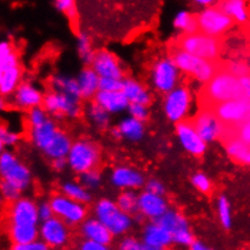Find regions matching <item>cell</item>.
I'll list each match as a JSON object with an SVG mask.
<instances>
[{
  "label": "cell",
  "instance_id": "obj_1",
  "mask_svg": "<svg viewBox=\"0 0 250 250\" xmlns=\"http://www.w3.org/2000/svg\"><path fill=\"white\" fill-rule=\"evenodd\" d=\"M242 99H246V96L241 82L225 68L222 62L220 71L202 87L199 106L201 109H210L217 104Z\"/></svg>",
  "mask_w": 250,
  "mask_h": 250
},
{
  "label": "cell",
  "instance_id": "obj_2",
  "mask_svg": "<svg viewBox=\"0 0 250 250\" xmlns=\"http://www.w3.org/2000/svg\"><path fill=\"white\" fill-rule=\"evenodd\" d=\"M175 46L192 56L208 61H217L222 49V42L220 38L207 36L197 32L192 34H182L175 42Z\"/></svg>",
  "mask_w": 250,
  "mask_h": 250
},
{
  "label": "cell",
  "instance_id": "obj_3",
  "mask_svg": "<svg viewBox=\"0 0 250 250\" xmlns=\"http://www.w3.org/2000/svg\"><path fill=\"white\" fill-rule=\"evenodd\" d=\"M170 56H171V61L174 62L175 66L192 74L198 81L207 82V83L220 71L222 66V62L219 60L208 61V60L199 59V57L192 56V55L177 49L175 45L171 46Z\"/></svg>",
  "mask_w": 250,
  "mask_h": 250
},
{
  "label": "cell",
  "instance_id": "obj_4",
  "mask_svg": "<svg viewBox=\"0 0 250 250\" xmlns=\"http://www.w3.org/2000/svg\"><path fill=\"white\" fill-rule=\"evenodd\" d=\"M220 122L227 127L237 130L250 122V100H233L215 104L210 108Z\"/></svg>",
  "mask_w": 250,
  "mask_h": 250
},
{
  "label": "cell",
  "instance_id": "obj_5",
  "mask_svg": "<svg viewBox=\"0 0 250 250\" xmlns=\"http://www.w3.org/2000/svg\"><path fill=\"white\" fill-rule=\"evenodd\" d=\"M197 19L201 33L215 38H220L221 34L233 26V20L225 14L217 5L204 10L203 12L197 15Z\"/></svg>",
  "mask_w": 250,
  "mask_h": 250
},
{
  "label": "cell",
  "instance_id": "obj_6",
  "mask_svg": "<svg viewBox=\"0 0 250 250\" xmlns=\"http://www.w3.org/2000/svg\"><path fill=\"white\" fill-rule=\"evenodd\" d=\"M69 163L76 171H92L99 163V149L91 142H77L69 151Z\"/></svg>",
  "mask_w": 250,
  "mask_h": 250
},
{
  "label": "cell",
  "instance_id": "obj_7",
  "mask_svg": "<svg viewBox=\"0 0 250 250\" xmlns=\"http://www.w3.org/2000/svg\"><path fill=\"white\" fill-rule=\"evenodd\" d=\"M100 221L111 231L112 234H119L126 231L130 225L129 217L121 211L116 204L109 201H101L96 209Z\"/></svg>",
  "mask_w": 250,
  "mask_h": 250
},
{
  "label": "cell",
  "instance_id": "obj_8",
  "mask_svg": "<svg viewBox=\"0 0 250 250\" xmlns=\"http://www.w3.org/2000/svg\"><path fill=\"white\" fill-rule=\"evenodd\" d=\"M191 122L204 142L221 140L222 135H224L225 125L217 119L214 112L210 109H201L199 113Z\"/></svg>",
  "mask_w": 250,
  "mask_h": 250
},
{
  "label": "cell",
  "instance_id": "obj_9",
  "mask_svg": "<svg viewBox=\"0 0 250 250\" xmlns=\"http://www.w3.org/2000/svg\"><path fill=\"white\" fill-rule=\"evenodd\" d=\"M1 172L4 175L5 181L14 185L21 191L28 185L29 172L23 166L17 163L16 159L10 153H4L0 159Z\"/></svg>",
  "mask_w": 250,
  "mask_h": 250
},
{
  "label": "cell",
  "instance_id": "obj_10",
  "mask_svg": "<svg viewBox=\"0 0 250 250\" xmlns=\"http://www.w3.org/2000/svg\"><path fill=\"white\" fill-rule=\"evenodd\" d=\"M177 132L185 148L196 156H201L206 149V142L194 129L192 122L184 121L177 124Z\"/></svg>",
  "mask_w": 250,
  "mask_h": 250
},
{
  "label": "cell",
  "instance_id": "obj_11",
  "mask_svg": "<svg viewBox=\"0 0 250 250\" xmlns=\"http://www.w3.org/2000/svg\"><path fill=\"white\" fill-rule=\"evenodd\" d=\"M94 68L102 78H111L121 81L122 71L116 57L107 51H100L94 57Z\"/></svg>",
  "mask_w": 250,
  "mask_h": 250
},
{
  "label": "cell",
  "instance_id": "obj_12",
  "mask_svg": "<svg viewBox=\"0 0 250 250\" xmlns=\"http://www.w3.org/2000/svg\"><path fill=\"white\" fill-rule=\"evenodd\" d=\"M177 72L176 66L172 61H163L158 62L153 69V82L156 86L162 91H167L174 87L176 83Z\"/></svg>",
  "mask_w": 250,
  "mask_h": 250
},
{
  "label": "cell",
  "instance_id": "obj_13",
  "mask_svg": "<svg viewBox=\"0 0 250 250\" xmlns=\"http://www.w3.org/2000/svg\"><path fill=\"white\" fill-rule=\"evenodd\" d=\"M189 104V95L186 89L174 90L167 96L166 109L167 117L172 121H179L187 112Z\"/></svg>",
  "mask_w": 250,
  "mask_h": 250
},
{
  "label": "cell",
  "instance_id": "obj_14",
  "mask_svg": "<svg viewBox=\"0 0 250 250\" xmlns=\"http://www.w3.org/2000/svg\"><path fill=\"white\" fill-rule=\"evenodd\" d=\"M45 107L49 111L56 114H69L76 116L78 113V104L77 100L67 96L64 94H50L44 100Z\"/></svg>",
  "mask_w": 250,
  "mask_h": 250
},
{
  "label": "cell",
  "instance_id": "obj_15",
  "mask_svg": "<svg viewBox=\"0 0 250 250\" xmlns=\"http://www.w3.org/2000/svg\"><path fill=\"white\" fill-rule=\"evenodd\" d=\"M52 211L71 222H78L85 216V210L79 204L62 197H56L51 201Z\"/></svg>",
  "mask_w": 250,
  "mask_h": 250
},
{
  "label": "cell",
  "instance_id": "obj_16",
  "mask_svg": "<svg viewBox=\"0 0 250 250\" xmlns=\"http://www.w3.org/2000/svg\"><path fill=\"white\" fill-rule=\"evenodd\" d=\"M12 225H28L36 226L38 220V212L32 202L22 199L14 204L11 209Z\"/></svg>",
  "mask_w": 250,
  "mask_h": 250
},
{
  "label": "cell",
  "instance_id": "obj_17",
  "mask_svg": "<svg viewBox=\"0 0 250 250\" xmlns=\"http://www.w3.org/2000/svg\"><path fill=\"white\" fill-rule=\"evenodd\" d=\"M42 236L49 247H61L67 241V231L57 219H50L42 227Z\"/></svg>",
  "mask_w": 250,
  "mask_h": 250
},
{
  "label": "cell",
  "instance_id": "obj_18",
  "mask_svg": "<svg viewBox=\"0 0 250 250\" xmlns=\"http://www.w3.org/2000/svg\"><path fill=\"white\" fill-rule=\"evenodd\" d=\"M171 242L172 234L167 229H163V227L157 224L147 227L146 232H145L144 243L147 244V246L166 249Z\"/></svg>",
  "mask_w": 250,
  "mask_h": 250
},
{
  "label": "cell",
  "instance_id": "obj_19",
  "mask_svg": "<svg viewBox=\"0 0 250 250\" xmlns=\"http://www.w3.org/2000/svg\"><path fill=\"white\" fill-rule=\"evenodd\" d=\"M139 207L146 215L161 217L167 212V204L159 196L146 192L139 198Z\"/></svg>",
  "mask_w": 250,
  "mask_h": 250
},
{
  "label": "cell",
  "instance_id": "obj_20",
  "mask_svg": "<svg viewBox=\"0 0 250 250\" xmlns=\"http://www.w3.org/2000/svg\"><path fill=\"white\" fill-rule=\"evenodd\" d=\"M83 232L87 241L96 242L100 244H107L111 242L112 233L101 221H96V220H90L84 225Z\"/></svg>",
  "mask_w": 250,
  "mask_h": 250
},
{
  "label": "cell",
  "instance_id": "obj_21",
  "mask_svg": "<svg viewBox=\"0 0 250 250\" xmlns=\"http://www.w3.org/2000/svg\"><path fill=\"white\" fill-rule=\"evenodd\" d=\"M96 101L106 111L117 112L126 107L129 100L125 96L124 92L100 91L96 96Z\"/></svg>",
  "mask_w": 250,
  "mask_h": 250
},
{
  "label": "cell",
  "instance_id": "obj_22",
  "mask_svg": "<svg viewBox=\"0 0 250 250\" xmlns=\"http://www.w3.org/2000/svg\"><path fill=\"white\" fill-rule=\"evenodd\" d=\"M217 6L226 15H229L232 20L246 23L249 21V9L246 6V2L241 0H231V1H222L217 4Z\"/></svg>",
  "mask_w": 250,
  "mask_h": 250
},
{
  "label": "cell",
  "instance_id": "obj_23",
  "mask_svg": "<svg viewBox=\"0 0 250 250\" xmlns=\"http://www.w3.org/2000/svg\"><path fill=\"white\" fill-rule=\"evenodd\" d=\"M32 134H33L34 142L45 151L50 146V144L54 141L57 131L55 129L54 124L51 122L46 121L44 124L39 125V126H33Z\"/></svg>",
  "mask_w": 250,
  "mask_h": 250
},
{
  "label": "cell",
  "instance_id": "obj_24",
  "mask_svg": "<svg viewBox=\"0 0 250 250\" xmlns=\"http://www.w3.org/2000/svg\"><path fill=\"white\" fill-rule=\"evenodd\" d=\"M11 239L14 241L15 246L21 244H28L36 242L38 232L36 226H28V225H12L10 229Z\"/></svg>",
  "mask_w": 250,
  "mask_h": 250
},
{
  "label": "cell",
  "instance_id": "obj_25",
  "mask_svg": "<svg viewBox=\"0 0 250 250\" xmlns=\"http://www.w3.org/2000/svg\"><path fill=\"white\" fill-rule=\"evenodd\" d=\"M113 182L117 186L124 187H137L141 186L144 179L139 172L134 170L126 169V167H121L117 169L113 174Z\"/></svg>",
  "mask_w": 250,
  "mask_h": 250
},
{
  "label": "cell",
  "instance_id": "obj_26",
  "mask_svg": "<svg viewBox=\"0 0 250 250\" xmlns=\"http://www.w3.org/2000/svg\"><path fill=\"white\" fill-rule=\"evenodd\" d=\"M156 224L159 225L161 227H163V229H167L171 234L176 233V232L181 231V229H188L186 224V220H185L181 215H179L177 212L174 211L166 212L163 216H161L157 220Z\"/></svg>",
  "mask_w": 250,
  "mask_h": 250
},
{
  "label": "cell",
  "instance_id": "obj_27",
  "mask_svg": "<svg viewBox=\"0 0 250 250\" xmlns=\"http://www.w3.org/2000/svg\"><path fill=\"white\" fill-rule=\"evenodd\" d=\"M224 145L226 146L229 154L234 159V161L239 162V163L248 164L250 156V147L247 146L243 141H241L238 137H234V139L229 140V141H227L226 144Z\"/></svg>",
  "mask_w": 250,
  "mask_h": 250
},
{
  "label": "cell",
  "instance_id": "obj_28",
  "mask_svg": "<svg viewBox=\"0 0 250 250\" xmlns=\"http://www.w3.org/2000/svg\"><path fill=\"white\" fill-rule=\"evenodd\" d=\"M124 95L127 97L129 101H131L132 104H141V106H145V104H148L151 101L148 94L136 82L132 81H126L124 82Z\"/></svg>",
  "mask_w": 250,
  "mask_h": 250
},
{
  "label": "cell",
  "instance_id": "obj_29",
  "mask_svg": "<svg viewBox=\"0 0 250 250\" xmlns=\"http://www.w3.org/2000/svg\"><path fill=\"white\" fill-rule=\"evenodd\" d=\"M69 148H72V147L69 146V140L67 139L66 135L57 131L54 141H52L51 144H50V146L45 149V153H46L47 156L52 157V158L60 159L63 158V157L71 151Z\"/></svg>",
  "mask_w": 250,
  "mask_h": 250
},
{
  "label": "cell",
  "instance_id": "obj_30",
  "mask_svg": "<svg viewBox=\"0 0 250 250\" xmlns=\"http://www.w3.org/2000/svg\"><path fill=\"white\" fill-rule=\"evenodd\" d=\"M16 102L21 106L29 107V106H37L41 104L42 96L36 89L28 84H23L17 89L16 97H15Z\"/></svg>",
  "mask_w": 250,
  "mask_h": 250
},
{
  "label": "cell",
  "instance_id": "obj_31",
  "mask_svg": "<svg viewBox=\"0 0 250 250\" xmlns=\"http://www.w3.org/2000/svg\"><path fill=\"white\" fill-rule=\"evenodd\" d=\"M79 86H81L82 96L90 97L97 87L100 86V79L97 73L92 69H85L82 72L81 78H79Z\"/></svg>",
  "mask_w": 250,
  "mask_h": 250
},
{
  "label": "cell",
  "instance_id": "obj_32",
  "mask_svg": "<svg viewBox=\"0 0 250 250\" xmlns=\"http://www.w3.org/2000/svg\"><path fill=\"white\" fill-rule=\"evenodd\" d=\"M20 78L19 67L9 68L4 72H0V90L2 95H7L15 89Z\"/></svg>",
  "mask_w": 250,
  "mask_h": 250
},
{
  "label": "cell",
  "instance_id": "obj_33",
  "mask_svg": "<svg viewBox=\"0 0 250 250\" xmlns=\"http://www.w3.org/2000/svg\"><path fill=\"white\" fill-rule=\"evenodd\" d=\"M54 86L59 87L62 91L61 94L67 95V96L72 97V99L77 100V101H78L79 96H82L79 83H77L76 81H72V79L57 77V78L54 79Z\"/></svg>",
  "mask_w": 250,
  "mask_h": 250
},
{
  "label": "cell",
  "instance_id": "obj_34",
  "mask_svg": "<svg viewBox=\"0 0 250 250\" xmlns=\"http://www.w3.org/2000/svg\"><path fill=\"white\" fill-rule=\"evenodd\" d=\"M174 24L176 28H182L186 31L187 34L197 33L198 29V19L197 15H191L188 12H181L175 19Z\"/></svg>",
  "mask_w": 250,
  "mask_h": 250
},
{
  "label": "cell",
  "instance_id": "obj_35",
  "mask_svg": "<svg viewBox=\"0 0 250 250\" xmlns=\"http://www.w3.org/2000/svg\"><path fill=\"white\" fill-rule=\"evenodd\" d=\"M119 130L122 131V135H125L129 139L137 140L142 136L144 127H142V124L136 119H126L121 124Z\"/></svg>",
  "mask_w": 250,
  "mask_h": 250
},
{
  "label": "cell",
  "instance_id": "obj_36",
  "mask_svg": "<svg viewBox=\"0 0 250 250\" xmlns=\"http://www.w3.org/2000/svg\"><path fill=\"white\" fill-rule=\"evenodd\" d=\"M224 67L237 78H242L250 74V66L243 61H227L224 62Z\"/></svg>",
  "mask_w": 250,
  "mask_h": 250
},
{
  "label": "cell",
  "instance_id": "obj_37",
  "mask_svg": "<svg viewBox=\"0 0 250 250\" xmlns=\"http://www.w3.org/2000/svg\"><path fill=\"white\" fill-rule=\"evenodd\" d=\"M119 209L123 210V212H134L136 211L137 207H139V199L136 198L134 193L131 192H126L119 197L118 201Z\"/></svg>",
  "mask_w": 250,
  "mask_h": 250
},
{
  "label": "cell",
  "instance_id": "obj_38",
  "mask_svg": "<svg viewBox=\"0 0 250 250\" xmlns=\"http://www.w3.org/2000/svg\"><path fill=\"white\" fill-rule=\"evenodd\" d=\"M100 89L106 92H123L124 83L118 79L101 78L100 79Z\"/></svg>",
  "mask_w": 250,
  "mask_h": 250
},
{
  "label": "cell",
  "instance_id": "obj_39",
  "mask_svg": "<svg viewBox=\"0 0 250 250\" xmlns=\"http://www.w3.org/2000/svg\"><path fill=\"white\" fill-rule=\"evenodd\" d=\"M63 189L64 192H66L67 196L71 197L72 199H76V201L86 202L90 199L89 194H87L83 188H81L79 186H76V185L67 184L66 186L63 187Z\"/></svg>",
  "mask_w": 250,
  "mask_h": 250
},
{
  "label": "cell",
  "instance_id": "obj_40",
  "mask_svg": "<svg viewBox=\"0 0 250 250\" xmlns=\"http://www.w3.org/2000/svg\"><path fill=\"white\" fill-rule=\"evenodd\" d=\"M219 214L222 225H224L226 229H229V227H231V215H229V202L226 201L225 197H221L219 201Z\"/></svg>",
  "mask_w": 250,
  "mask_h": 250
},
{
  "label": "cell",
  "instance_id": "obj_41",
  "mask_svg": "<svg viewBox=\"0 0 250 250\" xmlns=\"http://www.w3.org/2000/svg\"><path fill=\"white\" fill-rule=\"evenodd\" d=\"M172 242H175V243L177 244H181V246H189V247L194 243L193 236H192L191 232L188 231V229H181V231L172 234Z\"/></svg>",
  "mask_w": 250,
  "mask_h": 250
},
{
  "label": "cell",
  "instance_id": "obj_42",
  "mask_svg": "<svg viewBox=\"0 0 250 250\" xmlns=\"http://www.w3.org/2000/svg\"><path fill=\"white\" fill-rule=\"evenodd\" d=\"M91 116L94 121L101 126H106L108 123V116L106 113V109L100 106L99 104H95L91 108Z\"/></svg>",
  "mask_w": 250,
  "mask_h": 250
},
{
  "label": "cell",
  "instance_id": "obj_43",
  "mask_svg": "<svg viewBox=\"0 0 250 250\" xmlns=\"http://www.w3.org/2000/svg\"><path fill=\"white\" fill-rule=\"evenodd\" d=\"M79 49H81V54L83 59L86 62H94L95 55L92 54L90 50V44L87 41L86 36H81V42H79Z\"/></svg>",
  "mask_w": 250,
  "mask_h": 250
},
{
  "label": "cell",
  "instance_id": "obj_44",
  "mask_svg": "<svg viewBox=\"0 0 250 250\" xmlns=\"http://www.w3.org/2000/svg\"><path fill=\"white\" fill-rule=\"evenodd\" d=\"M2 193L10 201H16V198L20 194V189L15 187L14 185L9 184V182L4 181L2 182Z\"/></svg>",
  "mask_w": 250,
  "mask_h": 250
},
{
  "label": "cell",
  "instance_id": "obj_45",
  "mask_svg": "<svg viewBox=\"0 0 250 250\" xmlns=\"http://www.w3.org/2000/svg\"><path fill=\"white\" fill-rule=\"evenodd\" d=\"M192 182H193V185L199 189V191H202V192L209 191L210 182H209V180L204 176V175H202V174L194 175L193 179H192Z\"/></svg>",
  "mask_w": 250,
  "mask_h": 250
},
{
  "label": "cell",
  "instance_id": "obj_46",
  "mask_svg": "<svg viewBox=\"0 0 250 250\" xmlns=\"http://www.w3.org/2000/svg\"><path fill=\"white\" fill-rule=\"evenodd\" d=\"M237 137H238L241 141H243L247 146L250 147V122L241 125V126L237 129Z\"/></svg>",
  "mask_w": 250,
  "mask_h": 250
},
{
  "label": "cell",
  "instance_id": "obj_47",
  "mask_svg": "<svg viewBox=\"0 0 250 250\" xmlns=\"http://www.w3.org/2000/svg\"><path fill=\"white\" fill-rule=\"evenodd\" d=\"M12 250H49V246L42 242H32L28 244H21V246H15Z\"/></svg>",
  "mask_w": 250,
  "mask_h": 250
},
{
  "label": "cell",
  "instance_id": "obj_48",
  "mask_svg": "<svg viewBox=\"0 0 250 250\" xmlns=\"http://www.w3.org/2000/svg\"><path fill=\"white\" fill-rule=\"evenodd\" d=\"M130 112H131L132 116H134V119H136V121L139 122L144 121L147 117L146 109H145V107L141 106V104H130Z\"/></svg>",
  "mask_w": 250,
  "mask_h": 250
},
{
  "label": "cell",
  "instance_id": "obj_49",
  "mask_svg": "<svg viewBox=\"0 0 250 250\" xmlns=\"http://www.w3.org/2000/svg\"><path fill=\"white\" fill-rule=\"evenodd\" d=\"M142 244L134 238H125L121 244H119V250H141Z\"/></svg>",
  "mask_w": 250,
  "mask_h": 250
},
{
  "label": "cell",
  "instance_id": "obj_50",
  "mask_svg": "<svg viewBox=\"0 0 250 250\" xmlns=\"http://www.w3.org/2000/svg\"><path fill=\"white\" fill-rule=\"evenodd\" d=\"M83 180L85 182V185L90 187H94L99 184V172L96 170H92V171L85 172L83 175Z\"/></svg>",
  "mask_w": 250,
  "mask_h": 250
},
{
  "label": "cell",
  "instance_id": "obj_51",
  "mask_svg": "<svg viewBox=\"0 0 250 250\" xmlns=\"http://www.w3.org/2000/svg\"><path fill=\"white\" fill-rule=\"evenodd\" d=\"M46 122V118H45L44 113L39 109H33L31 112V123L33 126H39V125L44 124Z\"/></svg>",
  "mask_w": 250,
  "mask_h": 250
},
{
  "label": "cell",
  "instance_id": "obj_52",
  "mask_svg": "<svg viewBox=\"0 0 250 250\" xmlns=\"http://www.w3.org/2000/svg\"><path fill=\"white\" fill-rule=\"evenodd\" d=\"M79 250H109V249L107 248V246H104V244H100L92 241H85L81 246V249Z\"/></svg>",
  "mask_w": 250,
  "mask_h": 250
},
{
  "label": "cell",
  "instance_id": "obj_53",
  "mask_svg": "<svg viewBox=\"0 0 250 250\" xmlns=\"http://www.w3.org/2000/svg\"><path fill=\"white\" fill-rule=\"evenodd\" d=\"M147 192L152 194H156V196H161L164 192V187L158 181H151L147 185Z\"/></svg>",
  "mask_w": 250,
  "mask_h": 250
},
{
  "label": "cell",
  "instance_id": "obj_54",
  "mask_svg": "<svg viewBox=\"0 0 250 250\" xmlns=\"http://www.w3.org/2000/svg\"><path fill=\"white\" fill-rule=\"evenodd\" d=\"M0 137H1V145H11L14 144V142H16L17 140V135L6 131L5 129H1Z\"/></svg>",
  "mask_w": 250,
  "mask_h": 250
},
{
  "label": "cell",
  "instance_id": "obj_55",
  "mask_svg": "<svg viewBox=\"0 0 250 250\" xmlns=\"http://www.w3.org/2000/svg\"><path fill=\"white\" fill-rule=\"evenodd\" d=\"M239 82H241L242 87H243L244 96H246L247 100H250V74L239 78Z\"/></svg>",
  "mask_w": 250,
  "mask_h": 250
},
{
  "label": "cell",
  "instance_id": "obj_56",
  "mask_svg": "<svg viewBox=\"0 0 250 250\" xmlns=\"http://www.w3.org/2000/svg\"><path fill=\"white\" fill-rule=\"evenodd\" d=\"M56 6L59 7L60 10H62L63 12H67L72 6H74V4L71 0H59V1L56 2Z\"/></svg>",
  "mask_w": 250,
  "mask_h": 250
},
{
  "label": "cell",
  "instance_id": "obj_57",
  "mask_svg": "<svg viewBox=\"0 0 250 250\" xmlns=\"http://www.w3.org/2000/svg\"><path fill=\"white\" fill-rule=\"evenodd\" d=\"M51 212H52L51 207L46 206V204H45V206H42L41 210H39V215H41V217L42 220H46V221L51 219Z\"/></svg>",
  "mask_w": 250,
  "mask_h": 250
},
{
  "label": "cell",
  "instance_id": "obj_58",
  "mask_svg": "<svg viewBox=\"0 0 250 250\" xmlns=\"http://www.w3.org/2000/svg\"><path fill=\"white\" fill-rule=\"evenodd\" d=\"M189 250H209V248H207L203 243L201 242H194L191 247H189Z\"/></svg>",
  "mask_w": 250,
  "mask_h": 250
},
{
  "label": "cell",
  "instance_id": "obj_59",
  "mask_svg": "<svg viewBox=\"0 0 250 250\" xmlns=\"http://www.w3.org/2000/svg\"><path fill=\"white\" fill-rule=\"evenodd\" d=\"M54 167H56V169H62V167H64V161H63V158L56 159V162H55Z\"/></svg>",
  "mask_w": 250,
  "mask_h": 250
},
{
  "label": "cell",
  "instance_id": "obj_60",
  "mask_svg": "<svg viewBox=\"0 0 250 250\" xmlns=\"http://www.w3.org/2000/svg\"><path fill=\"white\" fill-rule=\"evenodd\" d=\"M199 4H202V5H209V4H211V1H209V0H199Z\"/></svg>",
  "mask_w": 250,
  "mask_h": 250
}]
</instances>
